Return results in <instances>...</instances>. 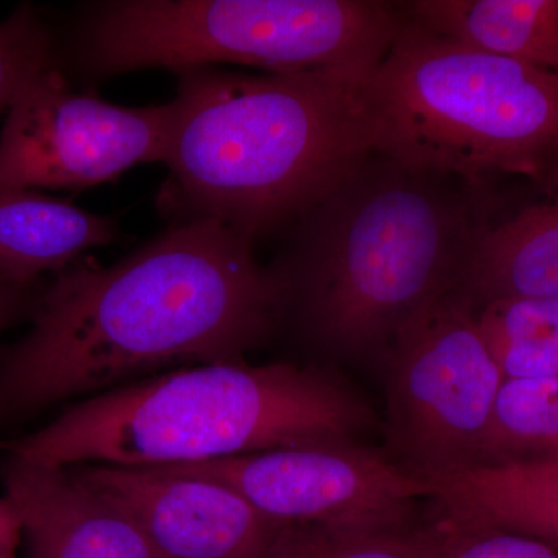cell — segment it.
<instances>
[{"instance_id":"cell-13","label":"cell","mask_w":558,"mask_h":558,"mask_svg":"<svg viewBox=\"0 0 558 558\" xmlns=\"http://www.w3.org/2000/svg\"><path fill=\"white\" fill-rule=\"evenodd\" d=\"M117 234L109 216L38 190L0 189V275L24 288H38L46 275L78 263L87 250L112 244Z\"/></svg>"},{"instance_id":"cell-22","label":"cell","mask_w":558,"mask_h":558,"mask_svg":"<svg viewBox=\"0 0 558 558\" xmlns=\"http://www.w3.org/2000/svg\"><path fill=\"white\" fill-rule=\"evenodd\" d=\"M21 539L20 517L9 499L0 498V558H17Z\"/></svg>"},{"instance_id":"cell-11","label":"cell","mask_w":558,"mask_h":558,"mask_svg":"<svg viewBox=\"0 0 558 558\" xmlns=\"http://www.w3.org/2000/svg\"><path fill=\"white\" fill-rule=\"evenodd\" d=\"M0 476L27 542L24 558H160L135 521L72 470L10 454Z\"/></svg>"},{"instance_id":"cell-21","label":"cell","mask_w":558,"mask_h":558,"mask_svg":"<svg viewBox=\"0 0 558 558\" xmlns=\"http://www.w3.org/2000/svg\"><path fill=\"white\" fill-rule=\"evenodd\" d=\"M38 288H24L0 275V333L22 317H31Z\"/></svg>"},{"instance_id":"cell-4","label":"cell","mask_w":558,"mask_h":558,"mask_svg":"<svg viewBox=\"0 0 558 558\" xmlns=\"http://www.w3.org/2000/svg\"><path fill=\"white\" fill-rule=\"evenodd\" d=\"M366 403L315 366L204 363L90 396L7 444L54 468L160 469L259 451L352 442Z\"/></svg>"},{"instance_id":"cell-9","label":"cell","mask_w":558,"mask_h":558,"mask_svg":"<svg viewBox=\"0 0 558 558\" xmlns=\"http://www.w3.org/2000/svg\"><path fill=\"white\" fill-rule=\"evenodd\" d=\"M160 470L233 488L284 526L402 532L418 501L429 499L427 481L354 442L267 450Z\"/></svg>"},{"instance_id":"cell-8","label":"cell","mask_w":558,"mask_h":558,"mask_svg":"<svg viewBox=\"0 0 558 558\" xmlns=\"http://www.w3.org/2000/svg\"><path fill=\"white\" fill-rule=\"evenodd\" d=\"M172 105L128 108L70 87L58 65L36 75L0 132V189L81 190L165 163Z\"/></svg>"},{"instance_id":"cell-7","label":"cell","mask_w":558,"mask_h":558,"mask_svg":"<svg viewBox=\"0 0 558 558\" xmlns=\"http://www.w3.org/2000/svg\"><path fill=\"white\" fill-rule=\"evenodd\" d=\"M389 435L418 476L478 464L502 379L475 310L454 292L411 319L385 359Z\"/></svg>"},{"instance_id":"cell-16","label":"cell","mask_w":558,"mask_h":558,"mask_svg":"<svg viewBox=\"0 0 558 558\" xmlns=\"http://www.w3.org/2000/svg\"><path fill=\"white\" fill-rule=\"evenodd\" d=\"M475 319L502 379L558 376V300L490 301Z\"/></svg>"},{"instance_id":"cell-5","label":"cell","mask_w":558,"mask_h":558,"mask_svg":"<svg viewBox=\"0 0 558 558\" xmlns=\"http://www.w3.org/2000/svg\"><path fill=\"white\" fill-rule=\"evenodd\" d=\"M402 16L384 60L363 81L377 153L481 191L501 174L558 190V73Z\"/></svg>"},{"instance_id":"cell-15","label":"cell","mask_w":558,"mask_h":558,"mask_svg":"<svg viewBox=\"0 0 558 558\" xmlns=\"http://www.w3.org/2000/svg\"><path fill=\"white\" fill-rule=\"evenodd\" d=\"M402 5L409 20L429 32L558 73V0H416Z\"/></svg>"},{"instance_id":"cell-18","label":"cell","mask_w":558,"mask_h":558,"mask_svg":"<svg viewBox=\"0 0 558 558\" xmlns=\"http://www.w3.org/2000/svg\"><path fill=\"white\" fill-rule=\"evenodd\" d=\"M264 558H424L416 532L340 531L289 524Z\"/></svg>"},{"instance_id":"cell-19","label":"cell","mask_w":558,"mask_h":558,"mask_svg":"<svg viewBox=\"0 0 558 558\" xmlns=\"http://www.w3.org/2000/svg\"><path fill=\"white\" fill-rule=\"evenodd\" d=\"M49 22L35 7L22 5L0 22V117L40 72L57 65Z\"/></svg>"},{"instance_id":"cell-10","label":"cell","mask_w":558,"mask_h":558,"mask_svg":"<svg viewBox=\"0 0 558 558\" xmlns=\"http://www.w3.org/2000/svg\"><path fill=\"white\" fill-rule=\"evenodd\" d=\"M70 470L126 512L160 558H264L284 527L216 481L160 469Z\"/></svg>"},{"instance_id":"cell-6","label":"cell","mask_w":558,"mask_h":558,"mask_svg":"<svg viewBox=\"0 0 558 558\" xmlns=\"http://www.w3.org/2000/svg\"><path fill=\"white\" fill-rule=\"evenodd\" d=\"M379 0H117L89 9L78 36L87 72L240 64L269 73L368 76L402 24Z\"/></svg>"},{"instance_id":"cell-2","label":"cell","mask_w":558,"mask_h":558,"mask_svg":"<svg viewBox=\"0 0 558 558\" xmlns=\"http://www.w3.org/2000/svg\"><path fill=\"white\" fill-rule=\"evenodd\" d=\"M486 219L483 191L374 150L299 220L275 270L284 311L329 357L385 360L411 319L458 289Z\"/></svg>"},{"instance_id":"cell-20","label":"cell","mask_w":558,"mask_h":558,"mask_svg":"<svg viewBox=\"0 0 558 558\" xmlns=\"http://www.w3.org/2000/svg\"><path fill=\"white\" fill-rule=\"evenodd\" d=\"M416 535L424 558H558V549L542 539L444 517Z\"/></svg>"},{"instance_id":"cell-1","label":"cell","mask_w":558,"mask_h":558,"mask_svg":"<svg viewBox=\"0 0 558 558\" xmlns=\"http://www.w3.org/2000/svg\"><path fill=\"white\" fill-rule=\"evenodd\" d=\"M253 244L218 219H179L112 266L53 275L31 329L0 349V416L165 366L241 362L284 314L277 271L260 269Z\"/></svg>"},{"instance_id":"cell-3","label":"cell","mask_w":558,"mask_h":558,"mask_svg":"<svg viewBox=\"0 0 558 558\" xmlns=\"http://www.w3.org/2000/svg\"><path fill=\"white\" fill-rule=\"evenodd\" d=\"M175 75L165 165L180 219H218L255 242L303 219L376 150L366 76Z\"/></svg>"},{"instance_id":"cell-12","label":"cell","mask_w":558,"mask_h":558,"mask_svg":"<svg viewBox=\"0 0 558 558\" xmlns=\"http://www.w3.org/2000/svg\"><path fill=\"white\" fill-rule=\"evenodd\" d=\"M444 519L517 532L558 549V457L421 476Z\"/></svg>"},{"instance_id":"cell-14","label":"cell","mask_w":558,"mask_h":558,"mask_svg":"<svg viewBox=\"0 0 558 558\" xmlns=\"http://www.w3.org/2000/svg\"><path fill=\"white\" fill-rule=\"evenodd\" d=\"M473 310L509 299L558 300V194L484 222L457 289Z\"/></svg>"},{"instance_id":"cell-17","label":"cell","mask_w":558,"mask_h":558,"mask_svg":"<svg viewBox=\"0 0 558 558\" xmlns=\"http://www.w3.org/2000/svg\"><path fill=\"white\" fill-rule=\"evenodd\" d=\"M558 457V376L505 380L476 465Z\"/></svg>"}]
</instances>
